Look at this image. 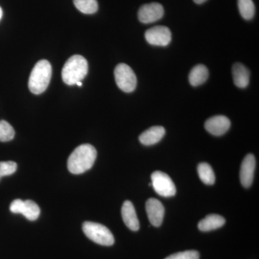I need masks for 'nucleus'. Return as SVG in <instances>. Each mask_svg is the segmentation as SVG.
Here are the masks:
<instances>
[{
  "label": "nucleus",
  "mask_w": 259,
  "mask_h": 259,
  "mask_svg": "<svg viewBox=\"0 0 259 259\" xmlns=\"http://www.w3.org/2000/svg\"><path fill=\"white\" fill-rule=\"evenodd\" d=\"M20 214L25 216L28 221H36L40 214L39 206L32 200L23 201Z\"/></svg>",
  "instance_id": "obj_17"
},
{
  "label": "nucleus",
  "mask_w": 259,
  "mask_h": 259,
  "mask_svg": "<svg viewBox=\"0 0 259 259\" xmlns=\"http://www.w3.org/2000/svg\"><path fill=\"white\" fill-rule=\"evenodd\" d=\"M3 9H2L1 7H0V20H1L2 18H3Z\"/></svg>",
  "instance_id": "obj_26"
},
{
  "label": "nucleus",
  "mask_w": 259,
  "mask_h": 259,
  "mask_svg": "<svg viewBox=\"0 0 259 259\" xmlns=\"http://www.w3.org/2000/svg\"><path fill=\"white\" fill-rule=\"evenodd\" d=\"M15 137V130L9 122L5 120H0V141L8 142Z\"/></svg>",
  "instance_id": "obj_21"
},
{
  "label": "nucleus",
  "mask_w": 259,
  "mask_h": 259,
  "mask_svg": "<svg viewBox=\"0 0 259 259\" xmlns=\"http://www.w3.org/2000/svg\"><path fill=\"white\" fill-rule=\"evenodd\" d=\"M197 171L200 180L204 184L207 185H214L215 176L212 167L207 163H201L197 167Z\"/></svg>",
  "instance_id": "obj_18"
},
{
  "label": "nucleus",
  "mask_w": 259,
  "mask_h": 259,
  "mask_svg": "<svg viewBox=\"0 0 259 259\" xmlns=\"http://www.w3.org/2000/svg\"><path fill=\"white\" fill-rule=\"evenodd\" d=\"M88 73V61L82 56L74 55L65 63L61 76L65 83L72 86L84 79Z\"/></svg>",
  "instance_id": "obj_2"
},
{
  "label": "nucleus",
  "mask_w": 259,
  "mask_h": 259,
  "mask_svg": "<svg viewBox=\"0 0 259 259\" xmlns=\"http://www.w3.org/2000/svg\"><path fill=\"white\" fill-rule=\"evenodd\" d=\"M97 151L90 144H82L75 148L68 159V169L74 175H81L93 166Z\"/></svg>",
  "instance_id": "obj_1"
},
{
  "label": "nucleus",
  "mask_w": 259,
  "mask_h": 259,
  "mask_svg": "<svg viewBox=\"0 0 259 259\" xmlns=\"http://www.w3.org/2000/svg\"><path fill=\"white\" fill-rule=\"evenodd\" d=\"M75 7L83 14L91 15L98 10L97 0H73Z\"/></svg>",
  "instance_id": "obj_20"
},
{
  "label": "nucleus",
  "mask_w": 259,
  "mask_h": 259,
  "mask_svg": "<svg viewBox=\"0 0 259 259\" xmlns=\"http://www.w3.org/2000/svg\"><path fill=\"white\" fill-rule=\"evenodd\" d=\"M238 10L242 18L252 20L255 15V5L253 0H238Z\"/></svg>",
  "instance_id": "obj_19"
},
{
  "label": "nucleus",
  "mask_w": 259,
  "mask_h": 259,
  "mask_svg": "<svg viewBox=\"0 0 259 259\" xmlns=\"http://www.w3.org/2000/svg\"><path fill=\"white\" fill-rule=\"evenodd\" d=\"M114 74L117 87L124 93H133L136 90L137 86V77L128 65H117L114 71Z\"/></svg>",
  "instance_id": "obj_5"
},
{
  "label": "nucleus",
  "mask_w": 259,
  "mask_h": 259,
  "mask_svg": "<svg viewBox=\"0 0 259 259\" xmlns=\"http://www.w3.org/2000/svg\"><path fill=\"white\" fill-rule=\"evenodd\" d=\"M146 41L156 47H167L171 41V32L166 26H155L145 33Z\"/></svg>",
  "instance_id": "obj_7"
},
{
  "label": "nucleus",
  "mask_w": 259,
  "mask_h": 259,
  "mask_svg": "<svg viewBox=\"0 0 259 259\" xmlns=\"http://www.w3.org/2000/svg\"><path fill=\"white\" fill-rule=\"evenodd\" d=\"M193 1L196 4L201 5L202 4V3H205L207 0H193Z\"/></svg>",
  "instance_id": "obj_25"
},
{
  "label": "nucleus",
  "mask_w": 259,
  "mask_h": 259,
  "mask_svg": "<svg viewBox=\"0 0 259 259\" xmlns=\"http://www.w3.org/2000/svg\"><path fill=\"white\" fill-rule=\"evenodd\" d=\"M163 14H164V10L163 6L159 3H152L141 6L138 13V17L140 22L148 24L161 20L163 18Z\"/></svg>",
  "instance_id": "obj_8"
},
{
  "label": "nucleus",
  "mask_w": 259,
  "mask_h": 259,
  "mask_svg": "<svg viewBox=\"0 0 259 259\" xmlns=\"http://www.w3.org/2000/svg\"><path fill=\"white\" fill-rule=\"evenodd\" d=\"M78 87H79V88H81V86H82V81H79V82L76 83V84Z\"/></svg>",
  "instance_id": "obj_27"
},
{
  "label": "nucleus",
  "mask_w": 259,
  "mask_h": 259,
  "mask_svg": "<svg viewBox=\"0 0 259 259\" xmlns=\"http://www.w3.org/2000/svg\"><path fill=\"white\" fill-rule=\"evenodd\" d=\"M255 168V159L253 154H248L241 163L240 179L242 185L245 188L251 186Z\"/></svg>",
  "instance_id": "obj_11"
},
{
  "label": "nucleus",
  "mask_w": 259,
  "mask_h": 259,
  "mask_svg": "<svg viewBox=\"0 0 259 259\" xmlns=\"http://www.w3.org/2000/svg\"><path fill=\"white\" fill-rule=\"evenodd\" d=\"M18 168L14 161H0V180L2 177L13 175Z\"/></svg>",
  "instance_id": "obj_22"
},
{
  "label": "nucleus",
  "mask_w": 259,
  "mask_h": 259,
  "mask_svg": "<svg viewBox=\"0 0 259 259\" xmlns=\"http://www.w3.org/2000/svg\"><path fill=\"white\" fill-rule=\"evenodd\" d=\"M166 134L162 126H153L139 136V141L144 146H152L159 142Z\"/></svg>",
  "instance_id": "obj_13"
},
{
  "label": "nucleus",
  "mask_w": 259,
  "mask_h": 259,
  "mask_svg": "<svg viewBox=\"0 0 259 259\" xmlns=\"http://www.w3.org/2000/svg\"><path fill=\"white\" fill-rule=\"evenodd\" d=\"M23 202V201L22 199H15L10 204V211L13 213H15V214H20V208H21Z\"/></svg>",
  "instance_id": "obj_24"
},
{
  "label": "nucleus",
  "mask_w": 259,
  "mask_h": 259,
  "mask_svg": "<svg viewBox=\"0 0 259 259\" xmlns=\"http://www.w3.org/2000/svg\"><path fill=\"white\" fill-rule=\"evenodd\" d=\"M83 233L89 239L97 244L110 246L115 243L113 235L111 231L103 225L93 222L83 223Z\"/></svg>",
  "instance_id": "obj_4"
},
{
  "label": "nucleus",
  "mask_w": 259,
  "mask_h": 259,
  "mask_svg": "<svg viewBox=\"0 0 259 259\" xmlns=\"http://www.w3.org/2000/svg\"><path fill=\"white\" fill-rule=\"evenodd\" d=\"M199 253L197 250H186L174 253L165 259H199Z\"/></svg>",
  "instance_id": "obj_23"
},
{
  "label": "nucleus",
  "mask_w": 259,
  "mask_h": 259,
  "mask_svg": "<svg viewBox=\"0 0 259 259\" xmlns=\"http://www.w3.org/2000/svg\"><path fill=\"white\" fill-rule=\"evenodd\" d=\"M226 219L219 214H211L202 219L198 224L201 231L208 232L218 229L224 226Z\"/></svg>",
  "instance_id": "obj_15"
},
{
  "label": "nucleus",
  "mask_w": 259,
  "mask_h": 259,
  "mask_svg": "<svg viewBox=\"0 0 259 259\" xmlns=\"http://www.w3.org/2000/svg\"><path fill=\"white\" fill-rule=\"evenodd\" d=\"M151 185L156 193L162 197H173L177 193L175 183L164 172L156 171L151 175Z\"/></svg>",
  "instance_id": "obj_6"
},
{
  "label": "nucleus",
  "mask_w": 259,
  "mask_h": 259,
  "mask_svg": "<svg viewBox=\"0 0 259 259\" xmlns=\"http://www.w3.org/2000/svg\"><path fill=\"white\" fill-rule=\"evenodd\" d=\"M122 218L126 226L133 231H138L140 228V223L136 214L134 204L131 201H125L122 204Z\"/></svg>",
  "instance_id": "obj_12"
},
{
  "label": "nucleus",
  "mask_w": 259,
  "mask_h": 259,
  "mask_svg": "<svg viewBox=\"0 0 259 259\" xmlns=\"http://www.w3.org/2000/svg\"><path fill=\"white\" fill-rule=\"evenodd\" d=\"M209 71L204 65L199 64L191 70L189 75V81L193 87H198L205 82L208 79Z\"/></svg>",
  "instance_id": "obj_16"
},
{
  "label": "nucleus",
  "mask_w": 259,
  "mask_h": 259,
  "mask_svg": "<svg viewBox=\"0 0 259 259\" xmlns=\"http://www.w3.org/2000/svg\"><path fill=\"white\" fill-rule=\"evenodd\" d=\"M232 73L233 81L237 88L243 89L247 88L249 84L250 71L244 65L241 63H236L233 65Z\"/></svg>",
  "instance_id": "obj_14"
},
{
  "label": "nucleus",
  "mask_w": 259,
  "mask_h": 259,
  "mask_svg": "<svg viewBox=\"0 0 259 259\" xmlns=\"http://www.w3.org/2000/svg\"><path fill=\"white\" fill-rule=\"evenodd\" d=\"M52 76V66L49 61L40 60L32 69L28 81L30 91L40 95L47 90Z\"/></svg>",
  "instance_id": "obj_3"
},
{
  "label": "nucleus",
  "mask_w": 259,
  "mask_h": 259,
  "mask_svg": "<svg viewBox=\"0 0 259 259\" xmlns=\"http://www.w3.org/2000/svg\"><path fill=\"white\" fill-rule=\"evenodd\" d=\"M204 127L213 136H221L230 129L231 121L224 115L214 116L206 121Z\"/></svg>",
  "instance_id": "obj_9"
},
{
  "label": "nucleus",
  "mask_w": 259,
  "mask_h": 259,
  "mask_svg": "<svg viewBox=\"0 0 259 259\" xmlns=\"http://www.w3.org/2000/svg\"><path fill=\"white\" fill-rule=\"evenodd\" d=\"M146 209L151 224L155 227L161 226L165 212L164 207L161 202L156 199H149L146 202Z\"/></svg>",
  "instance_id": "obj_10"
}]
</instances>
